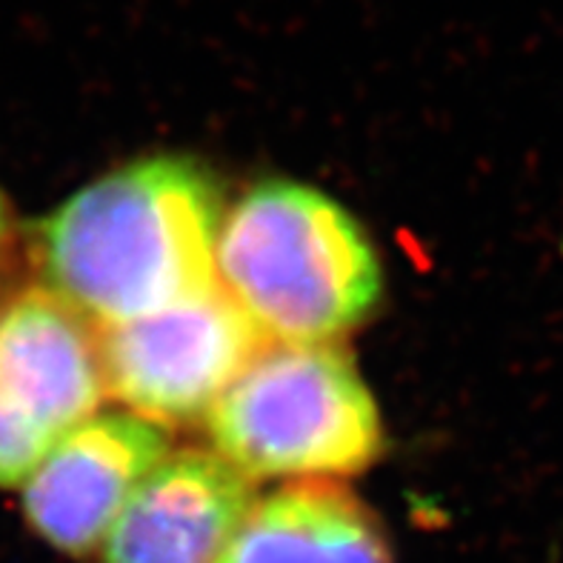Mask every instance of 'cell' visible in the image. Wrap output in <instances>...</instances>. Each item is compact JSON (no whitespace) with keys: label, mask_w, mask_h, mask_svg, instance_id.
I'll list each match as a JSON object with an SVG mask.
<instances>
[{"label":"cell","mask_w":563,"mask_h":563,"mask_svg":"<svg viewBox=\"0 0 563 563\" xmlns=\"http://www.w3.org/2000/svg\"><path fill=\"white\" fill-rule=\"evenodd\" d=\"M266 343L221 284L164 312L98 327L107 393L164 429L207 421Z\"/></svg>","instance_id":"obj_4"},{"label":"cell","mask_w":563,"mask_h":563,"mask_svg":"<svg viewBox=\"0 0 563 563\" xmlns=\"http://www.w3.org/2000/svg\"><path fill=\"white\" fill-rule=\"evenodd\" d=\"M9 238V207L7 198H3V189H0V261H3V250H7Z\"/></svg>","instance_id":"obj_9"},{"label":"cell","mask_w":563,"mask_h":563,"mask_svg":"<svg viewBox=\"0 0 563 563\" xmlns=\"http://www.w3.org/2000/svg\"><path fill=\"white\" fill-rule=\"evenodd\" d=\"M223 195L192 157L109 172L32 227L41 286L95 327L164 312L218 284Z\"/></svg>","instance_id":"obj_1"},{"label":"cell","mask_w":563,"mask_h":563,"mask_svg":"<svg viewBox=\"0 0 563 563\" xmlns=\"http://www.w3.org/2000/svg\"><path fill=\"white\" fill-rule=\"evenodd\" d=\"M214 452L246 478H343L384 450L378 404L335 343H275L207 415Z\"/></svg>","instance_id":"obj_3"},{"label":"cell","mask_w":563,"mask_h":563,"mask_svg":"<svg viewBox=\"0 0 563 563\" xmlns=\"http://www.w3.org/2000/svg\"><path fill=\"white\" fill-rule=\"evenodd\" d=\"M214 272L275 343H332L384 298V269L361 223L295 180L252 186L223 214Z\"/></svg>","instance_id":"obj_2"},{"label":"cell","mask_w":563,"mask_h":563,"mask_svg":"<svg viewBox=\"0 0 563 563\" xmlns=\"http://www.w3.org/2000/svg\"><path fill=\"white\" fill-rule=\"evenodd\" d=\"M103 395L98 332L84 314L43 286L0 307V489L23 486Z\"/></svg>","instance_id":"obj_5"},{"label":"cell","mask_w":563,"mask_h":563,"mask_svg":"<svg viewBox=\"0 0 563 563\" xmlns=\"http://www.w3.org/2000/svg\"><path fill=\"white\" fill-rule=\"evenodd\" d=\"M255 500V481L218 452H169L126 500L100 558L103 563H214Z\"/></svg>","instance_id":"obj_7"},{"label":"cell","mask_w":563,"mask_h":563,"mask_svg":"<svg viewBox=\"0 0 563 563\" xmlns=\"http://www.w3.org/2000/svg\"><path fill=\"white\" fill-rule=\"evenodd\" d=\"M214 563H393V550L355 493L309 478L257 498Z\"/></svg>","instance_id":"obj_8"},{"label":"cell","mask_w":563,"mask_h":563,"mask_svg":"<svg viewBox=\"0 0 563 563\" xmlns=\"http://www.w3.org/2000/svg\"><path fill=\"white\" fill-rule=\"evenodd\" d=\"M166 455L164 427L132 412H95L23 481L29 527L64 555H92L141 481Z\"/></svg>","instance_id":"obj_6"}]
</instances>
